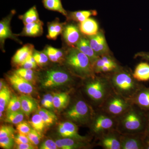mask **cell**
Returning <instances> with one entry per match:
<instances>
[{
	"instance_id": "obj_2",
	"label": "cell",
	"mask_w": 149,
	"mask_h": 149,
	"mask_svg": "<svg viewBox=\"0 0 149 149\" xmlns=\"http://www.w3.org/2000/svg\"><path fill=\"white\" fill-rule=\"evenodd\" d=\"M111 84L118 95L127 100L134 97L138 90L136 79L126 71L115 73L111 78Z\"/></svg>"
},
{
	"instance_id": "obj_17",
	"label": "cell",
	"mask_w": 149,
	"mask_h": 149,
	"mask_svg": "<svg viewBox=\"0 0 149 149\" xmlns=\"http://www.w3.org/2000/svg\"><path fill=\"white\" fill-rule=\"evenodd\" d=\"M98 25L97 22L90 17L80 22L79 24L80 32L89 37L96 35L98 32Z\"/></svg>"
},
{
	"instance_id": "obj_9",
	"label": "cell",
	"mask_w": 149,
	"mask_h": 149,
	"mask_svg": "<svg viewBox=\"0 0 149 149\" xmlns=\"http://www.w3.org/2000/svg\"><path fill=\"white\" fill-rule=\"evenodd\" d=\"M88 40L91 47L97 55L101 56L108 53V46L102 32H98L95 35L89 36Z\"/></svg>"
},
{
	"instance_id": "obj_47",
	"label": "cell",
	"mask_w": 149,
	"mask_h": 149,
	"mask_svg": "<svg viewBox=\"0 0 149 149\" xmlns=\"http://www.w3.org/2000/svg\"><path fill=\"white\" fill-rule=\"evenodd\" d=\"M4 85L3 82L2 80H1V82H0V90H1L4 87Z\"/></svg>"
},
{
	"instance_id": "obj_14",
	"label": "cell",
	"mask_w": 149,
	"mask_h": 149,
	"mask_svg": "<svg viewBox=\"0 0 149 149\" xmlns=\"http://www.w3.org/2000/svg\"><path fill=\"white\" fill-rule=\"evenodd\" d=\"M75 47L88 57L92 66L100 57V56L96 54L91 47L89 40L85 37H81Z\"/></svg>"
},
{
	"instance_id": "obj_40",
	"label": "cell",
	"mask_w": 149,
	"mask_h": 149,
	"mask_svg": "<svg viewBox=\"0 0 149 149\" xmlns=\"http://www.w3.org/2000/svg\"><path fill=\"white\" fill-rule=\"evenodd\" d=\"M37 65H38L32 54L28 56L26 60L22 64L20 67L25 69L33 70L36 69Z\"/></svg>"
},
{
	"instance_id": "obj_30",
	"label": "cell",
	"mask_w": 149,
	"mask_h": 149,
	"mask_svg": "<svg viewBox=\"0 0 149 149\" xmlns=\"http://www.w3.org/2000/svg\"><path fill=\"white\" fill-rule=\"evenodd\" d=\"M37 113L41 116L47 126L53 125L57 120V117L54 113L45 109H40Z\"/></svg>"
},
{
	"instance_id": "obj_3",
	"label": "cell",
	"mask_w": 149,
	"mask_h": 149,
	"mask_svg": "<svg viewBox=\"0 0 149 149\" xmlns=\"http://www.w3.org/2000/svg\"><path fill=\"white\" fill-rule=\"evenodd\" d=\"M85 91L94 101L102 103L108 97L109 86L106 80L93 77V80L86 85Z\"/></svg>"
},
{
	"instance_id": "obj_39",
	"label": "cell",
	"mask_w": 149,
	"mask_h": 149,
	"mask_svg": "<svg viewBox=\"0 0 149 149\" xmlns=\"http://www.w3.org/2000/svg\"><path fill=\"white\" fill-rule=\"evenodd\" d=\"M41 134L37 130L32 128L27 136L32 144L35 146H37L40 143V140L42 138Z\"/></svg>"
},
{
	"instance_id": "obj_42",
	"label": "cell",
	"mask_w": 149,
	"mask_h": 149,
	"mask_svg": "<svg viewBox=\"0 0 149 149\" xmlns=\"http://www.w3.org/2000/svg\"><path fill=\"white\" fill-rule=\"evenodd\" d=\"M31 125L28 123L22 121L17 125L16 129L18 133L27 135L30 132L32 128H31Z\"/></svg>"
},
{
	"instance_id": "obj_15",
	"label": "cell",
	"mask_w": 149,
	"mask_h": 149,
	"mask_svg": "<svg viewBox=\"0 0 149 149\" xmlns=\"http://www.w3.org/2000/svg\"><path fill=\"white\" fill-rule=\"evenodd\" d=\"M34 46L32 44H27L17 51L13 57L12 62L14 64L19 66H21L34 51Z\"/></svg>"
},
{
	"instance_id": "obj_27",
	"label": "cell",
	"mask_w": 149,
	"mask_h": 149,
	"mask_svg": "<svg viewBox=\"0 0 149 149\" xmlns=\"http://www.w3.org/2000/svg\"><path fill=\"white\" fill-rule=\"evenodd\" d=\"M11 94L9 89L5 86L0 90V117H2L3 112L7 107L11 98Z\"/></svg>"
},
{
	"instance_id": "obj_12",
	"label": "cell",
	"mask_w": 149,
	"mask_h": 149,
	"mask_svg": "<svg viewBox=\"0 0 149 149\" xmlns=\"http://www.w3.org/2000/svg\"><path fill=\"white\" fill-rule=\"evenodd\" d=\"M80 31V29L73 24H68L64 27L63 35L68 45L71 47H75L81 38Z\"/></svg>"
},
{
	"instance_id": "obj_25",
	"label": "cell",
	"mask_w": 149,
	"mask_h": 149,
	"mask_svg": "<svg viewBox=\"0 0 149 149\" xmlns=\"http://www.w3.org/2000/svg\"><path fill=\"white\" fill-rule=\"evenodd\" d=\"M44 6L49 10L58 12L64 16L68 14L63 6L61 0H43Z\"/></svg>"
},
{
	"instance_id": "obj_41",
	"label": "cell",
	"mask_w": 149,
	"mask_h": 149,
	"mask_svg": "<svg viewBox=\"0 0 149 149\" xmlns=\"http://www.w3.org/2000/svg\"><path fill=\"white\" fill-rule=\"evenodd\" d=\"M15 130L10 125H2L0 128V138L8 136H13Z\"/></svg>"
},
{
	"instance_id": "obj_4",
	"label": "cell",
	"mask_w": 149,
	"mask_h": 149,
	"mask_svg": "<svg viewBox=\"0 0 149 149\" xmlns=\"http://www.w3.org/2000/svg\"><path fill=\"white\" fill-rule=\"evenodd\" d=\"M66 117L73 122L85 124L89 121L92 116L90 107L84 101H77L66 112Z\"/></svg>"
},
{
	"instance_id": "obj_21",
	"label": "cell",
	"mask_w": 149,
	"mask_h": 149,
	"mask_svg": "<svg viewBox=\"0 0 149 149\" xmlns=\"http://www.w3.org/2000/svg\"><path fill=\"white\" fill-rule=\"evenodd\" d=\"M43 51L47 55L50 60L53 62L61 63L65 61V55L61 49L48 46L46 47Z\"/></svg>"
},
{
	"instance_id": "obj_24",
	"label": "cell",
	"mask_w": 149,
	"mask_h": 149,
	"mask_svg": "<svg viewBox=\"0 0 149 149\" xmlns=\"http://www.w3.org/2000/svg\"><path fill=\"white\" fill-rule=\"evenodd\" d=\"M120 141L122 149H140L142 148L141 141L136 138L123 136L120 138Z\"/></svg>"
},
{
	"instance_id": "obj_20",
	"label": "cell",
	"mask_w": 149,
	"mask_h": 149,
	"mask_svg": "<svg viewBox=\"0 0 149 149\" xmlns=\"http://www.w3.org/2000/svg\"><path fill=\"white\" fill-rule=\"evenodd\" d=\"M133 76L138 81H146L149 80V64L146 63H139L135 68Z\"/></svg>"
},
{
	"instance_id": "obj_33",
	"label": "cell",
	"mask_w": 149,
	"mask_h": 149,
	"mask_svg": "<svg viewBox=\"0 0 149 149\" xmlns=\"http://www.w3.org/2000/svg\"><path fill=\"white\" fill-rule=\"evenodd\" d=\"M15 72L31 83L35 82L36 76L35 71L33 69H25L21 68L17 70Z\"/></svg>"
},
{
	"instance_id": "obj_26",
	"label": "cell",
	"mask_w": 149,
	"mask_h": 149,
	"mask_svg": "<svg viewBox=\"0 0 149 149\" xmlns=\"http://www.w3.org/2000/svg\"><path fill=\"white\" fill-rule=\"evenodd\" d=\"M101 145L106 149H120L121 144L120 139L115 136H107L104 137L101 141Z\"/></svg>"
},
{
	"instance_id": "obj_48",
	"label": "cell",
	"mask_w": 149,
	"mask_h": 149,
	"mask_svg": "<svg viewBox=\"0 0 149 149\" xmlns=\"http://www.w3.org/2000/svg\"><path fill=\"white\" fill-rule=\"evenodd\" d=\"M146 57L149 60V55H147Z\"/></svg>"
},
{
	"instance_id": "obj_22",
	"label": "cell",
	"mask_w": 149,
	"mask_h": 149,
	"mask_svg": "<svg viewBox=\"0 0 149 149\" xmlns=\"http://www.w3.org/2000/svg\"><path fill=\"white\" fill-rule=\"evenodd\" d=\"M53 95L55 109L61 111L66 107L70 101V96L68 93H55Z\"/></svg>"
},
{
	"instance_id": "obj_37",
	"label": "cell",
	"mask_w": 149,
	"mask_h": 149,
	"mask_svg": "<svg viewBox=\"0 0 149 149\" xmlns=\"http://www.w3.org/2000/svg\"><path fill=\"white\" fill-rule=\"evenodd\" d=\"M41 104L44 107L47 109L54 110L55 108L54 106L53 95L47 94L43 97Z\"/></svg>"
},
{
	"instance_id": "obj_10",
	"label": "cell",
	"mask_w": 149,
	"mask_h": 149,
	"mask_svg": "<svg viewBox=\"0 0 149 149\" xmlns=\"http://www.w3.org/2000/svg\"><path fill=\"white\" fill-rule=\"evenodd\" d=\"M58 132L61 137L63 138H71L83 141L85 137L80 135L78 132V128L74 123L66 121L60 123L58 127Z\"/></svg>"
},
{
	"instance_id": "obj_28",
	"label": "cell",
	"mask_w": 149,
	"mask_h": 149,
	"mask_svg": "<svg viewBox=\"0 0 149 149\" xmlns=\"http://www.w3.org/2000/svg\"><path fill=\"white\" fill-rule=\"evenodd\" d=\"M19 18L23 22L24 25L40 21L38 12L35 6L29 9L23 15L19 16Z\"/></svg>"
},
{
	"instance_id": "obj_1",
	"label": "cell",
	"mask_w": 149,
	"mask_h": 149,
	"mask_svg": "<svg viewBox=\"0 0 149 149\" xmlns=\"http://www.w3.org/2000/svg\"><path fill=\"white\" fill-rule=\"evenodd\" d=\"M65 61L70 69L78 77H94V71L90 59L76 47H71L67 52Z\"/></svg>"
},
{
	"instance_id": "obj_29",
	"label": "cell",
	"mask_w": 149,
	"mask_h": 149,
	"mask_svg": "<svg viewBox=\"0 0 149 149\" xmlns=\"http://www.w3.org/2000/svg\"><path fill=\"white\" fill-rule=\"evenodd\" d=\"M95 10L77 11L70 13V18L74 21L81 22L85 21L92 15H97Z\"/></svg>"
},
{
	"instance_id": "obj_31",
	"label": "cell",
	"mask_w": 149,
	"mask_h": 149,
	"mask_svg": "<svg viewBox=\"0 0 149 149\" xmlns=\"http://www.w3.org/2000/svg\"><path fill=\"white\" fill-rule=\"evenodd\" d=\"M24 113L21 110L17 111L7 112L5 121L8 123L17 125L23 121Z\"/></svg>"
},
{
	"instance_id": "obj_32",
	"label": "cell",
	"mask_w": 149,
	"mask_h": 149,
	"mask_svg": "<svg viewBox=\"0 0 149 149\" xmlns=\"http://www.w3.org/2000/svg\"><path fill=\"white\" fill-rule=\"evenodd\" d=\"M29 122L32 128L40 133L43 132L47 126L42 118L38 113L33 115Z\"/></svg>"
},
{
	"instance_id": "obj_6",
	"label": "cell",
	"mask_w": 149,
	"mask_h": 149,
	"mask_svg": "<svg viewBox=\"0 0 149 149\" xmlns=\"http://www.w3.org/2000/svg\"><path fill=\"white\" fill-rule=\"evenodd\" d=\"M71 80L70 75L66 71L60 69H51L46 72L42 85L45 88H52L67 84Z\"/></svg>"
},
{
	"instance_id": "obj_44",
	"label": "cell",
	"mask_w": 149,
	"mask_h": 149,
	"mask_svg": "<svg viewBox=\"0 0 149 149\" xmlns=\"http://www.w3.org/2000/svg\"><path fill=\"white\" fill-rule=\"evenodd\" d=\"M41 149H57L58 147L54 142L51 139H48L43 142L40 146Z\"/></svg>"
},
{
	"instance_id": "obj_36",
	"label": "cell",
	"mask_w": 149,
	"mask_h": 149,
	"mask_svg": "<svg viewBox=\"0 0 149 149\" xmlns=\"http://www.w3.org/2000/svg\"><path fill=\"white\" fill-rule=\"evenodd\" d=\"M21 107L20 97L16 95L12 96L7 107V112L20 110Z\"/></svg>"
},
{
	"instance_id": "obj_5",
	"label": "cell",
	"mask_w": 149,
	"mask_h": 149,
	"mask_svg": "<svg viewBox=\"0 0 149 149\" xmlns=\"http://www.w3.org/2000/svg\"><path fill=\"white\" fill-rule=\"evenodd\" d=\"M121 129L127 133H136L142 129L143 121L140 113L133 109H128L120 119Z\"/></svg>"
},
{
	"instance_id": "obj_8",
	"label": "cell",
	"mask_w": 149,
	"mask_h": 149,
	"mask_svg": "<svg viewBox=\"0 0 149 149\" xmlns=\"http://www.w3.org/2000/svg\"><path fill=\"white\" fill-rule=\"evenodd\" d=\"M8 77L11 85L17 92L26 95H30L34 92L32 83L20 77L16 72H13Z\"/></svg>"
},
{
	"instance_id": "obj_46",
	"label": "cell",
	"mask_w": 149,
	"mask_h": 149,
	"mask_svg": "<svg viewBox=\"0 0 149 149\" xmlns=\"http://www.w3.org/2000/svg\"><path fill=\"white\" fill-rule=\"evenodd\" d=\"M117 67H116L112 66V65H104V66L102 67L99 70L97 73L110 72V71H111L112 70H114Z\"/></svg>"
},
{
	"instance_id": "obj_45",
	"label": "cell",
	"mask_w": 149,
	"mask_h": 149,
	"mask_svg": "<svg viewBox=\"0 0 149 149\" xmlns=\"http://www.w3.org/2000/svg\"><path fill=\"white\" fill-rule=\"evenodd\" d=\"M15 148L17 149H35V147L31 143L15 144Z\"/></svg>"
},
{
	"instance_id": "obj_43",
	"label": "cell",
	"mask_w": 149,
	"mask_h": 149,
	"mask_svg": "<svg viewBox=\"0 0 149 149\" xmlns=\"http://www.w3.org/2000/svg\"><path fill=\"white\" fill-rule=\"evenodd\" d=\"M14 140L15 144H32L27 135L21 133H18V134L14 136Z\"/></svg>"
},
{
	"instance_id": "obj_38",
	"label": "cell",
	"mask_w": 149,
	"mask_h": 149,
	"mask_svg": "<svg viewBox=\"0 0 149 149\" xmlns=\"http://www.w3.org/2000/svg\"><path fill=\"white\" fill-rule=\"evenodd\" d=\"M14 137L8 136L0 138V146L2 148L5 149H11L14 146Z\"/></svg>"
},
{
	"instance_id": "obj_11",
	"label": "cell",
	"mask_w": 149,
	"mask_h": 149,
	"mask_svg": "<svg viewBox=\"0 0 149 149\" xmlns=\"http://www.w3.org/2000/svg\"><path fill=\"white\" fill-rule=\"evenodd\" d=\"M14 14H15V12L12 11L8 16L3 19L0 22V42L2 48H4L5 42L7 39H12L19 42L11 29L10 21Z\"/></svg>"
},
{
	"instance_id": "obj_13",
	"label": "cell",
	"mask_w": 149,
	"mask_h": 149,
	"mask_svg": "<svg viewBox=\"0 0 149 149\" xmlns=\"http://www.w3.org/2000/svg\"><path fill=\"white\" fill-rule=\"evenodd\" d=\"M114 125V121L112 118L101 114L96 117L93 124V130L95 133H102L111 129Z\"/></svg>"
},
{
	"instance_id": "obj_35",
	"label": "cell",
	"mask_w": 149,
	"mask_h": 149,
	"mask_svg": "<svg viewBox=\"0 0 149 149\" xmlns=\"http://www.w3.org/2000/svg\"><path fill=\"white\" fill-rule=\"evenodd\" d=\"M33 56L36 61L37 65L41 67L47 65L49 62V61L50 60L47 55L44 51L38 52L34 50Z\"/></svg>"
},
{
	"instance_id": "obj_7",
	"label": "cell",
	"mask_w": 149,
	"mask_h": 149,
	"mask_svg": "<svg viewBox=\"0 0 149 149\" xmlns=\"http://www.w3.org/2000/svg\"><path fill=\"white\" fill-rule=\"evenodd\" d=\"M119 95L111 96L107 102L106 111L113 116L123 114L130 107L128 101Z\"/></svg>"
},
{
	"instance_id": "obj_23",
	"label": "cell",
	"mask_w": 149,
	"mask_h": 149,
	"mask_svg": "<svg viewBox=\"0 0 149 149\" xmlns=\"http://www.w3.org/2000/svg\"><path fill=\"white\" fill-rule=\"evenodd\" d=\"M65 23L54 21L48 24L47 38L49 40H56L58 36L63 32Z\"/></svg>"
},
{
	"instance_id": "obj_19",
	"label": "cell",
	"mask_w": 149,
	"mask_h": 149,
	"mask_svg": "<svg viewBox=\"0 0 149 149\" xmlns=\"http://www.w3.org/2000/svg\"><path fill=\"white\" fill-rule=\"evenodd\" d=\"M82 141L71 138L58 139L55 141L58 148L62 149H78L85 146V144Z\"/></svg>"
},
{
	"instance_id": "obj_16",
	"label": "cell",
	"mask_w": 149,
	"mask_h": 149,
	"mask_svg": "<svg viewBox=\"0 0 149 149\" xmlns=\"http://www.w3.org/2000/svg\"><path fill=\"white\" fill-rule=\"evenodd\" d=\"M43 23L41 20L25 24L20 35L30 37L41 36L43 33Z\"/></svg>"
},
{
	"instance_id": "obj_18",
	"label": "cell",
	"mask_w": 149,
	"mask_h": 149,
	"mask_svg": "<svg viewBox=\"0 0 149 149\" xmlns=\"http://www.w3.org/2000/svg\"><path fill=\"white\" fill-rule=\"evenodd\" d=\"M21 110L27 116H29L33 111L37 109V102L31 97L26 95L20 96Z\"/></svg>"
},
{
	"instance_id": "obj_34",
	"label": "cell",
	"mask_w": 149,
	"mask_h": 149,
	"mask_svg": "<svg viewBox=\"0 0 149 149\" xmlns=\"http://www.w3.org/2000/svg\"><path fill=\"white\" fill-rule=\"evenodd\" d=\"M135 101L139 106L145 108H149V91H143L137 95Z\"/></svg>"
}]
</instances>
